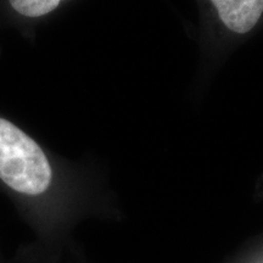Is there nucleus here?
Returning a JSON list of instances; mask_svg holds the SVG:
<instances>
[{"instance_id":"obj_3","label":"nucleus","mask_w":263,"mask_h":263,"mask_svg":"<svg viewBox=\"0 0 263 263\" xmlns=\"http://www.w3.org/2000/svg\"><path fill=\"white\" fill-rule=\"evenodd\" d=\"M0 263H14V261L12 259H8L5 257L4 255H3L2 250H0Z\"/></svg>"},{"instance_id":"obj_2","label":"nucleus","mask_w":263,"mask_h":263,"mask_svg":"<svg viewBox=\"0 0 263 263\" xmlns=\"http://www.w3.org/2000/svg\"><path fill=\"white\" fill-rule=\"evenodd\" d=\"M219 18L228 29L245 34L255 27L263 14V0H211Z\"/></svg>"},{"instance_id":"obj_1","label":"nucleus","mask_w":263,"mask_h":263,"mask_svg":"<svg viewBox=\"0 0 263 263\" xmlns=\"http://www.w3.org/2000/svg\"><path fill=\"white\" fill-rule=\"evenodd\" d=\"M62 2L64 0H0V25L22 33L54 12Z\"/></svg>"}]
</instances>
